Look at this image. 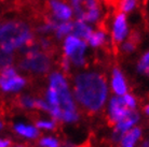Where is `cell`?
I'll return each instance as SVG.
<instances>
[{"instance_id":"obj_1","label":"cell","mask_w":149,"mask_h":147,"mask_svg":"<svg viewBox=\"0 0 149 147\" xmlns=\"http://www.w3.org/2000/svg\"><path fill=\"white\" fill-rule=\"evenodd\" d=\"M108 88L103 75L97 72H82L74 77V100L89 112H98L107 101Z\"/></svg>"},{"instance_id":"obj_2","label":"cell","mask_w":149,"mask_h":147,"mask_svg":"<svg viewBox=\"0 0 149 147\" xmlns=\"http://www.w3.org/2000/svg\"><path fill=\"white\" fill-rule=\"evenodd\" d=\"M35 42L34 32L27 23L23 21H8L0 25V48L13 53Z\"/></svg>"},{"instance_id":"obj_3","label":"cell","mask_w":149,"mask_h":147,"mask_svg":"<svg viewBox=\"0 0 149 147\" xmlns=\"http://www.w3.org/2000/svg\"><path fill=\"white\" fill-rule=\"evenodd\" d=\"M49 87L52 88L58 97L60 109L63 112L77 111L76 100L69 89V85L66 77L60 72H53L49 78Z\"/></svg>"},{"instance_id":"obj_4","label":"cell","mask_w":149,"mask_h":147,"mask_svg":"<svg viewBox=\"0 0 149 147\" xmlns=\"http://www.w3.org/2000/svg\"><path fill=\"white\" fill-rule=\"evenodd\" d=\"M88 44L86 41L70 34L65 38L64 41V54L69 59L70 63L76 67H82L86 65V52Z\"/></svg>"},{"instance_id":"obj_5","label":"cell","mask_w":149,"mask_h":147,"mask_svg":"<svg viewBox=\"0 0 149 147\" xmlns=\"http://www.w3.org/2000/svg\"><path fill=\"white\" fill-rule=\"evenodd\" d=\"M77 19L86 23H96L101 17V9L97 0H70Z\"/></svg>"},{"instance_id":"obj_6","label":"cell","mask_w":149,"mask_h":147,"mask_svg":"<svg viewBox=\"0 0 149 147\" xmlns=\"http://www.w3.org/2000/svg\"><path fill=\"white\" fill-rule=\"evenodd\" d=\"M26 85V80L21 76L15 68L7 67L0 71V89L3 92H17Z\"/></svg>"},{"instance_id":"obj_7","label":"cell","mask_w":149,"mask_h":147,"mask_svg":"<svg viewBox=\"0 0 149 147\" xmlns=\"http://www.w3.org/2000/svg\"><path fill=\"white\" fill-rule=\"evenodd\" d=\"M139 120V115L134 110H130L122 119L115 124V130L112 132V139L115 142H120L122 135L129 130L135 127Z\"/></svg>"},{"instance_id":"obj_8","label":"cell","mask_w":149,"mask_h":147,"mask_svg":"<svg viewBox=\"0 0 149 147\" xmlns=\"http://www.w3.org/2000/svg\"><path fill=\"white\" fill-rule=\"evenodd\" d=\"M130 109L125 106V104L123 102L122 97L117 96L112 97L108 104V115L110 122L116 124L118 122L120 119H122L125 115L129 113Z\"/></svg>"},{"instance_id":"obj_9","label":"cell","mask_w":149,"mask_h":147,"mask_svg":"<svg viewBox=\"0 0 149 147\" xmlns=\"http://www.w3.org/2000/svg\"><path fill=\"white\" fill-rule=\"evenodd\" d=\"M51 16L57 22H67L72 16L71 8L61 0H49Z\"/></svg>"},{"instance_id":"obj_10","label":"cell","mask_w":149,"mask_h":147,"mask_svg":"<svg viewBox=\"0 0 149 147\" xmlns=\"http://www.w3.org/2000/svg\"><path fill=\"white\" fill-rule=\"evenodd\" d=\"M127 34V22L125 13L119 12L115 19L113 26H112V39L113 42L119 44L121 43Z\"/></svg>"},{"instance_id":"obj_11","label":"cell","mask_w":149,"mask_h":147,"mask_svg":"<svg viewBox=\"0 0 149 147\" xmlns=\"http://www.w3.org/2000/svg\"><path fill=\"white\" fill-rule=\"evenodd\" d=\"M111 88L117 96H123L127 92V85L122 72L115 68L112 70L111 77Z\"/></svg>"},{"instance_id":"obj_12","label":"cell","mask_w":149,"mask_h":147,"mask_svg":"<svg viewBox=\"0 0 149 147\" xmlns=\"http://www.w3.org/2000/svg\"><path fill=\"white\" fill-rule=\"evenodd\" d=\"M141 136H142V130L137 127H133L122 135L120 140V145L121 147H136V144L139 141Z\"/></svg>"},{"instance_id":"obj_13","label":"cell","mask_w":149,"mask_h":147,"mask_svg":"<svg viewBox=\"0 0 149 147\" xmlns=\"http://www.w3.org/2000/svg\"><path fill=\"white\" fill-rule=\"evenodd\" d=\"M13 129L19 135L26 137V139L33 140V139H37L39 135V130L37 127H34V126L28 125V124H23V122L15 124Z\"/></svg>"},{"instance_id":"obj_14","label":"cell","mask_w":149,"mask_h":147,"mask_svg":"<svg viewBox=\"0 0 149 147\" xmlns=\"http://www.w3.org/2000/svg\"><path fill=\"white\" fill-rule=\"evenodd\" d=\"M92 31H93L92 27L88 25L86 22H83L81 19H77L76 22H74V27H72V32L71 33L76 37L86 41L88 38L90 37V34L92 33Z\"/></svg>"},{"instance_id":"obj_15","label":"cell","mask_w":149,"mask_h":147,"mask_svg":"<svg viewBox=\"0 0 149 147\" xmlns=\"http://www.w3.org/2000/svg\"><path fill=\"white\" fill-rule=\"evenodd\" d=\"M86 42L93 47H100L106 42V30L100 28L96 31H92Z\"/></svg>"},{"instance_id":"obj_16","label":"cell","mask_w":149,"mask_h":147,"mask_svg":"<svg viewBox=\"0 0 149 147\" xmlns=\"http://www.w3.org/2000/svg\"><path fill=\"white\" fill-rule=\"evenodd\" d=\"M72 27H74V22H69V21H67V22H60L57 27H56L55 31H54L56 38L58 40H61L65 36L71 33L72 32Z\"/></svg>"},{"instance_id":"obj_17","label":"cell","mask_w":149,"mask_h":147,"mask_svg":"<svg viewBox=\"0 0 149 147\" xmlns=\"http://www.w3.org/2000/svg\"><path fill=\"white\" fill-rule=\"evenodd\" d=\"M138 42V36L136 33H131L130 38L127 42H124L121 46V49H122L124 53H132V52L135 51L136 48V45H137Z\"/></svg>"},{"instance_id":"obj_18","label":"cell","mask_w":149,"mask_h":147,"mask_svg":"<svg viewBox=\"0 0 149 147\" xmlns=\"http://www.w3.org/2000/svg\"><path fill=\"white\" fill-rule=\"evenodd\" d=\"M13 59L14 58H13L12 53H7L0 48V71L7 67L12 66Z\"/></svg>"},{"instance_id":"obj_19","label":"cell","mask_w":149,"mask_h":147,"mask_svg":"<svg viewBox=\"0 0 149 147\" xmlns=\"http://www.w3.org/2000/svg\"><path fill=\"white\" fill-rule=\"evenodd\" d=\"M137 70L139 73L149 75V52H147L139 60L137 65Z\"/></svg>"},{"instance_id":"obj_20","label":"cell","mask_w":149,"mask_h":147,"mask_svg":"<svg viewBox=\"0 0 149 147\" xmlns=\"http://www.w3.org/2000/svg\"><path fill=\"white\" fill-rule=\"evenodd\" d=\"M79 119V114L77 111H66V112H63V115H62V122H76Z\"/></svg>"},{"instance_id":"obj_21","label":"cell","mask_w":149,"mask_h":147,"mask_svg":"<svg viewBox=\"0 0 149 147\" xmlns=\"http://www.w3.org/2000/svg\"><path fill=\"white\" fill-rule=\"evenodd\" d=\"M36 101H37V99H34L29 96H23L19 99V104L24 109H35L36 107Z\"/></svg>"},{"instance_id":"obj_22","label":"cell","mask_w":149,"mask_h":147,"mask_svg":"<svg viewBox=\"0 0 149 147\" xmlns=\"http://www.w3.org/2000/svg\"><path fill=\"white\" fill-rule=\"evenodd\" d=\"M40 146L42 147H60V143L58 141L54 139V137H51V136H45V137H42L39 142Z\"/></svg>"},{"instance_id":"obj_23","label":"cell","mask_w":149,"mask_h":147,"mask_svg":"<svg viewBox=\"0 0 149 147\" xmlns=\"http://www.w3.org/2000/svg\"><path fill=\"white\" fill-rule=\"evenodd\" d=\"M121 97H122L123 102H124V104H125V106H127V109L135 110V107H136V100H135L134 97L132 96V95H130V93H127V92Z\"/></svg>"},{"instance_id":"obj_24","label":"cell","mask_w":149,"mask_h":147,"mask_svg":"<svg viewBox=\"0 0 149 147\" xmlns=\"http://www.w3.org/2000/svg\"><path fill=\"white\" fill-rule=\"evenodd\" d=\"M36 126H37L38 129L53 130L55 128V120H38Z\"/></svg>"},{"instance_id":"obj_25","label":"cell","mask_w":149,"mask_h":147,"mask_svg":"<svg viewBox=\"0 0 149 147\" xmlns=\"http://www.w3.org/2000/svg\"><path fill=\"white\" fill-rule=\"evenodd\" d=\"M11 142L7 139H0V147H10Z\"/></svg>"},{"instance_id":"obj_26","label":"cell","mask_w":149,"mask_h":147,"mask_svg":"<svg viewBox=\"0 0 149 147\" xmlns=\"http://www.w3.org/2000/svg\"><path fill=\"white\" fill-rule=\"evenodd\" d=\"M141 147H149V140H146L145 142H143Z\"/></svg>"},{"instance_id":"obj_27","label":"cell","mask_w":149,"mask_h":147,"mask_svg":"<svg viewBox=\"0 0 149 147\" xmlns=\"http://www.w3.org/2000/svg\"><path fill=\"white\" fill-rule=\"evenodd\" d=\"M145 113H146L147 115H149V104L145 107Z\"/></svg>"},{"instance_id":"obj_28","label":"cell","mask_w":149,"mask_h":147,"mask_svg":"<svg viewBox=\"0 0 149 147\" xmlns=\"http://www.w3.org/2000/svg\"><path fill=\"white\" fill-rule=\"evenodd\" d=\"M3 129V122H0V130H2Z\"/></svg>"},{"instance_id":"obj_29","label":"cell","mask_w":149,"mask_h":147,"mask_svg":"<svg viewBox=\"0 0 149 147\" xmlns=\"http://www.w3.org/2000/svg\"><path fill=\"white\" fill-rule=\"evenodd\" d=\"M14 147H25V146H21V145H19V146H14Z\"/></svg>"},{"instance_id":"obj_30","label":"cell","mask_w":149,"mask_h":147,"mask_svg":"<svg viewBox=\"0 0 149 147\" xmlns=\"http://www.w3.org/2000/svg\"><path fill=\"white\" fill-rule=\"evenodd\" d=\"M0 25H1V24H0Z\"/></svg>"}]
</instances>
